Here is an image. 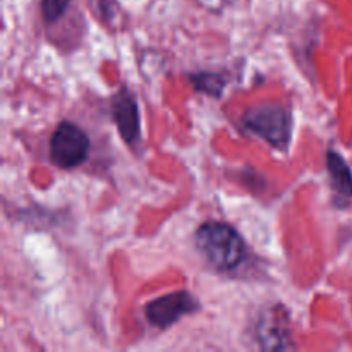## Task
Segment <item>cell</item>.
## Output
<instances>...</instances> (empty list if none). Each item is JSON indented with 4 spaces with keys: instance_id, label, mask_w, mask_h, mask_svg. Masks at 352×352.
<instances>
[{
    "instance_id": "277c9868",
    "label": "cell",
    "mask_w": 352,
    "mask_h": 352,
    "mask_svg": "<svg viewBox=\"0 0 352 352\" xmlns=\"http://www.w3.org/2000/svg\"><path fill=\"white\" fill-rule=\"evenodd\" d=\"M198 301L189 292H172V294L162 296V298L148 302L146 318L153 327L168 329L177 320H181L182 316L198 311Z\"/></svg>"
},
{
    "instance_id": "9c48e42d",
    "label": "cell",
    "mask_w": 352,
    "mask_h": 352,
    "mask_svg": "<svg viewBox=\"0 0 352 352\" xmlns=\"http://www.w3.org/2000/svg\"><path fill=\"white\" fill-rule=\"evenodd\" d=\"M71 0H41V12H43L45 21L54 23L60 19L67 10Z\"/></svg>"
},
{
    "instance_id": "ba28073f",
    "label": "cell",
    "mask_w": 352,
    "mask_h": 352,
    "mask_svg": "<svg viewBox=\"0 0 352 352\" xmlns=\"http://www.w3.org/2000/svg\"><path fill=\"white\" fill-rule=\"evenodd\" d=\"M191 81L195 82V88L198 91L208 93V95L213 96L222 95V89L226 86V81L219 74H210V72H206V74H195Z\"/></svg>"
},
{
    "instance_id": "5b68a950",
    "label": "cell",
    "mask_w": 352,
    "mask_h": 352,
    "mask_svg": "<svg viewBox=\"0 0 352 352\" xmlns=\"http://www.w3.org/2000/svg\"><path fill=\"white\" fill-rule=\"evenodd\" d=\"M258 340L263 349H289L292 346L285 309L272 308L263 313L258 323Z\"/></svg>"
},
{
    "instance_id": "6da1fadb",
    "label": "cell",
    "mask_w": 352,
    "mask_h": 352,
    "mask_svg": "<svg viewBox=\"0 0 352 352\" xmlns=\"http://www.w3.org/2000/svg\"><path fill=\"white\" fill-rule=\"evenodd\" d=\"M196 248L213 268L227 272L236 268L246 254L243 237L223 222H206L196 232Z\"/></svg>"
},
{
    "instance_id": "8992f818",
    "label": "cell",
    "mask_w": 352,
    "mask_h": 352,
    "mask_svg": "<svg viewBox=\"0 0 352 352\" xmlns=\"http://www.w3.org/2000/svg\"><path fill=\"white\" fill-rule=\"evenodd\" d=\"M112 116L122 140L133 143L140 136V112L138 103L127 89H120L112 100Z\"/></svg>"
},
{
    "instance_id": "52a82bcc",
    "label": "cell",
    "mask_w": 352,
    "mask_h": 352,
    "mask_svg": "<svg viewBox=\"0 0 352 352\" xmlns=\"http://www.w3.org/2000/svg\"><path fill=\"white\" fill-rule=\"evenodd\" d=\"M327 168L332 182V191L337 198L351 199L352 198V170L347 162L340 157L337 151L330 150L327 153Z\"/></svg>"
},
{
    "instance_id": "3957f363",
    "label": "cell",
    "mask_w": 352,
    "mask_h": 352,
    "mask_svg": "<svg viewBox=\"0 0 352 352\" xmlns=\"http://www.w3.org/2000/svg\"><path fill=\"white\" fill-rule=\"evenodd\" d=\"M89 140L82 129L72 122H60L50 140V158L57 167L72 168L86 160Z\"/></svg>"
},
{
    "instance_id": "7a4b0ae2",
    "label": "cell",
    "mask_w": 352,
    "mask_h": 352,
    "mask_svg": "<svg viewBox=\"0 0 352 352\" xmlns=\"http://www.w3.org/2000/svg\"><path fill=\"white\" fill-rule=\"evenodd\" d=\"M244 126L274 148L287 146L291 140V119L280 105H256L244 113Z\"/></svg>"
}]
</instances>
